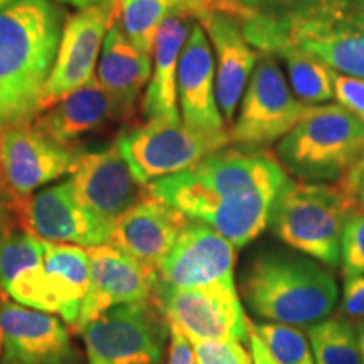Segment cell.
Instances as JSON below:
<instances>
[{"label": "cell", "instance_id": "1", "mask_svg": "<svg viewBox=\"0 0 364 364\" xmlns=\"http://www.w3.org/2000/svg\"><path fill=\"white\" fill-rule=\"evenodd\" d=\"M289 179L270 150L225 147L147 188L152 198L206 223L240 250L267 230Z\"/></svg>", "mask_w": 364, "mask_h": 364}, {"label": "cell", "instance_id": "2", "mask_svg": "<svg viewBox=\"0 0 364 364\" xmlns=\"http://www.w3.org/2000/svg\"><path fill=\"white\" fill-rule=\"evenodd\" d=\"M68 14L56 0H11L0 7V130L33 124Z\"/></svg>", "mask_w": 364, "mask_h": 364}, {"label": "cell", "instance_id": "3", "mask_svg": "<svg viewBox=\"0 0 364 364\" xmlns=\"http://www.w3.org/2000/svg\"><path fill=\"white\" fill-rule=\"evenodd\" d=\"M240 22L257 51L294 46L336 73L364 80V0H317L284 16L247 14Z\"/></svg>", "mask_w": 364, "mask_h": 364}, {"label": "cell", "instance_id": "4", "mask_svg": "<svg viewBox=\"0 0 364 364\" xmlns=\"http://www.w3.org/2000/svg\"><path fill=\"white\" fill-rule=\"evenodd\" d=\"M240 292L257 317L295 327L331 317L339 300L331 270L311 257L284 250L255 255L241 273Z\"/></svg>", "mask_w": 364, "mask_h": 364}, {"label": "cell", "instance_id": "5", "mask_svg": "<svg viewBox=\"0 0 364 364\" xmlns=\"http://www.w3.org/2000/svg\"><path fill=\"white\" fill-rule=\"evenodd\" d=\"M359 204L338 182L289 179L273 204L268 228L282 243L326 267L341 263V238Z\"/></svg>", "mask_w": 364, "mask_h": 364}, {"label": "cell", "instance_id": "6", "mask_svg": "<svg viewBox=\"0 0 364 364\" xmlns=\"http://www.w3.org/2000/svg\"><path fill=\"white\" fill-rule=\"evenodd\" d=\"M275 156L297 181L338 182L364 157V124L343 105H309Z\"/></svg>", "mask_w": 364, "mask_h": 364}, {"label": "cell", "instance_id": "7", "mask_svg": "<svg viewBox=\"0 0 364 364\" xmlns=\"http://www.w3.org/2000/svg\"><path fill=\"white\" fill-rule=\"evenodd\" d=\"M134 176L144 186L189 169L209 154L231 144L228 130L193 129L181 120L154 118L122 132L115 140Z\"/></svg>", "mask_w": 364, "mask_h": 364}, {"label": "cell", "instance_id": "8", "mask_svg": "<svg viewBox=\"0 0 364 364\" xmlns=\"http://www.w3.org/2000/svg\"><path fill=\"white\" fill-rule=\"evenodd\" d=\"M80 334L90 364H161L171 326L152 297L108 309Z\"/></svg>", "mask_w": 364, "mask_h": 364}, {"label": "cell", "instance_id": "9", "mask_svg": "<svg viewBox=\"0 0 364 364\" xmlns=\"http://www.w3.org/2000/svg\"><path fill=\"white\" fill-rule=\"evenodd\" d=\"M307 108L309 105L294 97L275 56L262 53L230 130L231 144L241 149H267L284 139Z\"/></svg>", "mask_w": 364, "mask_h": 364}, {"label": "cell", "instance_id": "10", "mask_svg": "<svg viewBox=\"0 0 364 364\" xmlns=\"http://www.w3.org/2000/svg\"><path fill=\"white\" fill-rule=\"evenodd\" d=\"M154 299L171 327L191 341H248L250 324L236 285L167 289L156 285Z\"/></svg>", "mask_w": 364, "mask_h": 364}, {"label": "cell", "instance_id": "11", "mask_svg": "<svg viewBox=\"0 0 364 364\" xmlns=\"http://www.w3.org/2000/svg\"><path fill=\"white\" fill-rule=\"evenodd\" d=\"M117 16V4L102 2L80 9L68 17L56 61L44 88L43 112L95 78L105 38Z\"/></svg>", "mask_w": 364, "mask_h": 364}, {"label": "cell", "instance_id": "12", "mask_svg": "<svg viewBox=\"0 0 364 364\" xmlns=\"http://www.w3.org/2000/svg\"><path fill=\"white\" fill-rule=\"evenodd\" d=\"M83 156L85 150L58 142L34 124L2 130L0 169L19 198L71 174Z\"/></svg>", "mask_w": 364, "mask_h": 364}, {"label": "cell", "instance_id": "13", "mask_svg": "<svg viewBox=\"0 0 364 364\" xmlns=\"http://www.w3.org/2000/svg\"><path fill=\"white\" fill-rule=\"evenodd\" d=\"M236 247L208 226L189 220L174 250L159 268L157 285L167 289H209L235 284Z\"/></svg>", "mask_w": 364, "mask_h": 364}, {"label": "cell", "instance_id": "14", "mask_svg": "<svg viewBox=\"0 0 364 364\" xmlns=\"http://www.w3.org/2000/svg\"><path fill=\"white\" fill-rule=\"evenodd\" d=\"M0 344L2 364H80L61 318L11 300L0 309Z\"/></svg>", "mask_w": 364, "mask_h": 364}, {"label": "cell", "instance_id": "15", "mask_svg": "<svg viewBox=\"0 0 364 364\" xmlns=\"http://www.w3.org/2000/svg\"><path fill=\"white\" fill-rule=\"evenodd\" d=\"M70 182L76 199L112 228L149 196V188L134 176L117 142L107 150L85 152Z\"/></svg>", "mask_w": 364, "mask_h": 364}, {"label": "cell", "instance_id": "16", "mask_svg": "<svg viewBox=\"0 0 364 364\" xmlns=\"http://www.w3.org/2000/svg\"><path fill=\"white\" fill-rule=\"evenodd\" d=\"M22 226L44 241L83 248L108 243L112 235V226L76 199L70 179L26 198Z\"/></svg>", "mask_w": 364, "mask_h": 364}, {"label": "cell", "instance_id": "17", "mask_svg": "<svg viewBox=\"0 0 364 364\" xmlns=\"http://www.w3.org/2000/svg\"><path fill=\"white\" fill-rule=\"evenodd\" d=\"M90 287L75 331H81L108 309L154 297L159 273L110 243L88 248Z\"/></svg>", "mask_w": 364, "mask_h": 364}, {"label": "cell", "instance_id": "18", "mask_svg": "<svg viewBox=\"0 0 364 364\" xmlns=\"http://www.w3.org/2000/svg\"><path fill=\"white\" fill-rule=\"evenodd\" d=\"M189 220L179 209L149 194L118 218L108 243L159 272Z\"/></svg>", "mask_w": 364, "mask_h": 364}, {"label": "cell", "instance_id": "19", "mask_svg": "<svg viewBox=\"0 0 364 364\" xmlns=\"http://www.w3.org/2000/svg\"><path fill=\"white\" fill-rule=\"evenodd\" d=\"M198 22L215 49L218 107L226 124H233L236 108L260 59V51L248 43L240 19L233 14L208 11Z\"/></svg>", "mask_w": 364, "mask_h": 364}, {"label": "cell", "instance_id": "20", "mask_svg": "<svg viewBox=\"0 0 364 364\" xmlns=\"http://www.w3.org/2000/svg\"><path fill=\"white\" fill-rule=\"evenodd\" d=\"M177 98L186 125L206 132L226 130L216 100V63L209 38L198 21L182 48L177 73Z\"/></svg>", "mask_w": 364, "mask_h": 364}, {"label": "cell", "instance_id": "21", "mask_svg": "<svg viewBox=\"0 0 364 364\" xmlns=\"http://www.w3.org/2000/svg\"><path fill=\"white\" fill-rule=\"evenodd\" d=\"M0 285L16 302L48 312L44 241L21 225L0 228Z\"/></svg>", "mask_w": 364, "mask_h": 364}, {"label": "cell", "instance_id": "22", "mask_svg": "<svg viewBox=\"0 0 364 364\" xmlns=\"http://www.w3.org/2000/svg\"><path fill=\"white\" fill-rule=\"evenodd\" d=\"M152 56L140 51L115 21L105 38L97 78L112 100L115 118L134 112L136 100L152 76Z\"/></svg>", "mask_w": 364, "mask_h": 364}, {"label": "cell", "instance_id": "23", "mask_svg": "<svg viewBox=\"0 0 364 364\" xmlns=\"http://www.w3.org/2000/svg\"><path fill=\"white\" fill-rule=\"evenodd\" d=\"M193 22L189 14H174L162 22L154 48L152 76L142 100L144 113L149 120H181L177 73L182 48L188 41Z\"/></svg>", "mask_w": 364, "mask_h": 364}, {"label": "cell", "instance_id": "24", "mask_svg": "<svg viewBox=\"0 0 364 364\" xmlns=\"http://www.w3.org/2000/svg\"><path fill=\"white\" fill-rule=\"evenodd\" d=\"M44 241V240H43ZM88 248L44 241L48 312L58 314L75 329L90 287Z\"/></svg>", "mask_w": 364, "mask_h": 364}, {"label": "cell", "instance_id": "25", "mask_svg": "<svg viewBox=\"0 0 364 364\" xmlns=\"http://www.w3.org/2000/svg\"><path fill=\"white\" fill-rule=\"evenodd\" d=\"M115 118L112 100L97 76L39 115L33 124L65 145H75Z\"/></svg>", "mask_w": 364, "mask_h": 364}, {"label": "cell", "instance_id": "26", "mask_svg": "<svg viewBox=\"0 0 364 364\" xmlns=\"http://www.w3.org/2000/svg\"><path fill=\"white\" fill-rule=\"evenodd\" d=\"M235 0H120L118 16L127 38L140 51L152 56L162 22L174 14H189L198 21L204 12L231 14Z\"/></svg>", "mask_w": 364, "mask_h": 364}, {"label": "cell", "instance_id": "27", "mask_svg": "<svg viewBox=\"0 0 364 364\" xmlns=\"http://www.w3.org/2000/svg\"><path fill=\"white\" fill-rule=\"evenodd\" d=\"M273 56L284 61L290 86L300 102L318 105L334 98L336 71L302 49L284 46Z\"/></svg>", "mask_w": 364, "mask_h": 364}, {"label": "cell", "instance_id": "28", "mask_svg": "<svg viewBox=\"0 0 364 364\" xmlns=\"http://www.w3.org/2000/svg\"><path fill=\"white\" fill-rule=\"evenodd\" d=\"M316 364H363L356 324L334 316L307 327Z\"/></svg>", "mask_w": 364, "mask_h": 364}, {"label": "cell", "instance_id": "29", "mask_svg": "<svg viewBox=\"0 0 364 364\" xmlns=\"http://www.w3.org/2000/svg\"><path fill=\"white\" fill-rule=\"evenodd\" d=\"M252 327L280 364H316L309 336L299 327L275 322L252 324Z\"/></svg>", "mask_w": 364, "mask_h": 364}, {"label": "cell", "instance_id": "30", "mask_svg": "<svg viewBox=\"0 0 364 364\" xmlns=\"http://www.w3.org/2000/svg\"><path fill=\"white\" fill-rule=\"evenodd\" d=\"M341 267L343 275L364 273V209L358 208L349 216L341 238Z\"/></svg>", "mask_w": 364, "mask_h": 364}, {"label": "cell", "instance_id": "31", "mask_svg": "<svg viewBox=\"0 0 364 364\" xmlns=\"http://www.w3.org/2000/svg\"><path fill=\"white\" fill-rule=\"evenodd\" d=\"M198 364H253L238 341H199L193 344Z\"/></svg>", "mask_w": 364, "mask_h": 364}, {"label": "cell", "instance_id": "32", "mask_svg": "<svg viewBox=\"0 0 364 364\" xmlns=\"http://www.w3.org/2000/svg\"><path fill=\"white\" fill-rule=\"evenodd\" d=\"M334 98L346 110L356 115L364 124V80L354 76L334 75Z\"/></svg>", "mask_w": 364, "mask_h": 364}, {"label": "cell", "instance_id": "33", "mask_svg": "<svg viewBox=\"0 0 364 364\" xmlns=\"http://www.w3.org/2000/svg\"><path fill=\"white\" fill-rule=\"evenodd\" d=\"M338 316L356 322V324L364 321V273L344 277L343 297H341Z\"/></svg>", "mask_w": 364, "mask_h": 364}, {"label": "cell", "instance_id": "34", "mask_svg": "<svg viewBox=\"0 0 364 364\" xmlns=\"http://www.w3.org/2000/svg\"><path fill=\"white\" fill-rule=\"evenodd\" d=\"M24 198H19L11 186L7 184L6 177L0 169V228L22 226V208H24Z\"/></svg>", "mask_w": 364, "mask_h": 364}, {"label": "cell", "instance_id": "35", "mask_svg": "<svg viewBox=\"0 0 364 364\" xmlns=\"http://www.w3.org/2000/svg\"><path fill=\"white\" fill-rule=\"evenodd\" d=\"M314 2L317 0H238L245 12L258 16H284Z\"/></svg>", "mask_w": 364, "mask_h": 364}, {"label": "cell", "instance_id": "36", "mask_svg": "<svg viewBox=\"0 0 364 364\" xmlns=\"http://www.w3.org/2000/svg\"><path fill=\"white\" fill-rule=\"evenodd\" d=\"M167 364H198L191 341L181 331L171 327V344Z\"/></svg>", "mask_w": 364, "mask_h": 364}, {"label": "cell", "instance_id": "37", "mask_svg": "<svg viewBox=\"0 0 364 364\" xmlns=\"http://www.w3.org/2000/svg\"><path fill=\"white\" fill-rule=\"evenodd\" d=\"M351 191L359 208L364 209V157L353 167L348 176L341 179Z\"/></svg>", "mask_w": 364, "mask_h": 364}, {"label": "cell", "instance_id": "38", "mask_svg": "<svg viewBox=\"0 0 364 364\" xmlns=\"http://www.w3.org/2000/svg\"><path fill=\"white\" fill-rule=\"evenodd\" d=\"M248 346H250V351H252L253 364H280L275 358L272 356L270 351L267 349V346L263 344V341L258 338V334L253 331L252 324H250Z\"/></svg>", "mask_w": 364, "mask_h": 364}, {"label": "cell", "instance_id": "39", "mask_svg": "<svg viewBox=\"0 0 364 364\" xmlns=\"http://www.w3.org/2000/svg\"><path fill=\"white\" fill-rule=\"evenodd\" d=\"M58 4H66V6H71V7H76V9H86V7H91V6H97V4H102V2H113L117 4L118 7H120V0H56Z\"/></svg>", "mask_w": 364, "mask_h": 364}, {"label": "cell", "instance_id": "40", "mask_svg": "<svg viewBox=\"0 0 364 364\" xmlns=\"http://www.w3.org/2000/svg\"><path fill=\"white\" fill-rule=\"evenodd\" d=\"M356 329H358V338H359V348H361V359L364 364V321L358 322Z\"/></svg>", "mask_w": 364, "mask_h": 364}, {"label": "cell", "instance_id": "41", "mask_svg": "<svg viewBox=\"0 0 364 364\" xmlns=\"http://www.w3.org/2000/svg\"><path fill=\"white\" fill-rule=\"evenodd\" d=\"M6 302H7V292H6V290H4V287L0 285V309H2V306Z\"/></svg>", "mask_w": 364, "mask_h": 364}, {"label": "cell", "instance_id": "42", "mask_svg": "<svg viewBox=\"0 0 364 364\" xmlns=\"http://www.w3.org/2000/svg\"><path fill=\"white\" fill-rule=\"evenodd\" d=\"M7 2H11V0H0V7H2V6H6Z\"/></svg>", "mask_w": 364, "mask_h": 364}, {"label": "cell", "instance_id": "43", "mask_svg": "<svg viewBox=\"0 0 364 364\" xmlns=\"http://www.w3.org/2000/svg\"><path fill=\"white\" fill-rule=\"evenodd\" d=\"M0 147H2V130H0Z\"/></svg>", "mask_w": 364, "mask_h": 364}, {"label": "cell", "instance_id": "44", "mask_svg": "<svg viewBox=\"0 0 364 364\" xmlns=\"http://www.w3.org/2000/svg\"><path fill=\"white\" fill-rule=\"evenodd\" d=\"M0 356H2V344H0Z\"/></svg>", "mask_w": 364, "mask_h": 364}]
</instances>
